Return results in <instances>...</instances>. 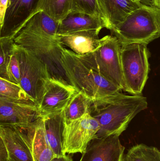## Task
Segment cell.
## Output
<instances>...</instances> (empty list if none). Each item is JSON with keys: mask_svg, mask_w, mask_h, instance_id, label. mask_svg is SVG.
<instances>
[{"mask_svg": "<svg viewBox=\"0 0 160 161\" xmlns=\"http://www.w3.org/2000/svg\"><path fill=\"white\" fill-rule=\"evenodd\" d=\"M70 11L101 16L97 0H71Z\"/></svg>", "mask_w": 160, "mask_h": 161, "instance_id": "cell-24", "label": "cell"}, {"mask_svg": "<svg viewBox=\"0 0 160 161\" xmlns=\"http://www.w3.org/2000/svg\"><path fill=\"white\" fill-rule=\"evenodd\" d=\"M97 2L105 28L110 30L142 6L136 0H97Z\"/></svg>", "mask_w": 160, "mask_h": 161, "instance_id": "cell-14", "label": "cell"}, {"mask_svg": "<svg viewBox=\"0 0 160 161\" xmlns=\"http://www.w3.org/2000/svg\"><path fill=\"white\" fill-rule=\"evenodd\" d=\"M122 161H160V152L157 147L140 144L132 147L123 156Z\"/></svg>", "mask_w": 160, "mask_h": 161, "instance_id": "cell-22", "label": "cell"}, {"mask_svg": "<svg viewBox=\"0 0 160 161\" xmlns=\"http://www.w3.org/2000/svg\"><path fill=\"white\" fill-rule=\"evenodd\" d=\"M76 92L74 89L50 79L37 107L41 117L63 111Z\"/></svg>", "mask_w": 160, "mask_h": 161, "instance_id": "cell-12", "label": "cell"}, {"mask_svg": "<svg viewBox=\"0 0 160 161\" xmlns=\"http://www.w3.org/2000/svg\"><path fill=\"white\" fill-rule=\"evenodd\" d=\"M97 121L90 114L66 124L64 133L63 151L66 154L83 153L99 130Z\"/></svg>", "mask_w": 160, "mask_h": 161, "instance_id": "cell-8", "label": "cell"}, {"mask_svg": "<svg viewBox=\"0 0 160 161\" xmlns=\"http://www.w3.org/2000/svg\"><path fill=\"white\" fill-rule=\"evenodd\" d=\"M141 5L160 8V3L157 0H136Z\"/></svg>", "mask_w": 160, "mask_h": 161, "instance_id": "cell-27", "label": "cell"}, {"mask_svg": "<svg viewBox=\"0 0 160 161\" xmlns=\"http://www.w3.org/2000/svg\"><path fill=\"white\" fill-rule=\"evenodd\" d=\"M157 1L159 2V3H160V0H157Z\"/></svg>", "mask_w": 160, "mask_h": 161, "instance_id": "cell-30", "label": "cell"}, {"mask_svg": "<svg viewBox=\"0 0 160 161\" xmlns=\"http://www.w3.org/2000/svg\"><path fill=\"white\" fill-rule=\"evenodd\" d=\"M16 44L13 39L0 36V77L7 79V69Z\"/></svg>", "mask_w": 160, "mask_h": 161, "instance_id": "cell-23", "label": "cell"}, {"mask_svg": "<svg viewBox=\"0 0 160 161\" xmlns=\"http://www.w3.org/2000/svg\"><path fill=\"white\" fill-rule=\"evenodd\" d=\"M147 105L146 97L142 95H127L121 92L92 100L89 113L100 125L95 138L120 136Z\"/></svg>", "mask_w": 160, "mask_h": 161, "instance_id": "cell-1", "label": "cell"}, {"mask_svg": "<svg viewBox=\"0 0 160 161\" xmlns=\"http://www.w3.org/2000/svg\"><path fill=\"white\" fill-rule=\"evenodd\" d=\"M121 46L115 36H106L101 38V43L95 51L79 56L89 63L106 80L122 91L125 89V85L120 60Z\"/></svg>", "mask_w": 160, "mask_h": 161, "instance_id": "cell-6", "label": "cell"}, {"mask_svg": "<svg viewBox=\"0 0 160 161\" xmlns=\"http://www.w3.org/2000/svg\"><path fill=\"white\" fill-rule=\"evenodd\" d=\"M8 0H0V25H3L4 17L6 10Z\"/></svg>", "mask_w": 160, "mask_h": 161, "instance_id": "cell-28", "label": "cell"}, {"mask_svg": "<svg viewBox=\"0 0 160 161\" xmlns=\"http://www.w3.org/2000/svg\"><path fill=\"white\" fill-rule=\"evenodd\" d=\"M16 47L20 66L19 86L38 107L46 85L51 79L48 70L44 63L31 51L18 45Z\"/></svg>", "mask_w": 160, "mask_h": 161, "instance_id": "cell-7", "label": "cell"}, {"mask_svg": "<svg viewBox=\"0 0 160 161\" xmlns=\"http://www.w3.org/2000/svg\"><path fill=\"white\" fill-rule=\"evenodd\" d=\"M39 0H8L0 36L14 39L37 12Z\"/></svg>", "mask_w": 160, "mask_h": 161, "instance_id": "cell-9", "label": "cell"}, {"mask_svg": "<svg viewBox=\"0 0 160 161\" xmlns=\"http://www.w3.org/2000/svg\"><path fill=\"white\" fill-rule=\"evenodd\" d=\"M100 32L96 30H85L58 36L60 43L70 48L78 55H84L95 51L101 42L99 38Z\"/></svg>", "mask_w": 160, "mask_h": 161, "instance_id": "cell-16", "label": "cell"}, {"mask_svg": "<svg viewBox=\"0 0 160 161\" xmlns=\"http://www.w3.org/2000/svg\"><path fill=\"white\" fill-rule=\"evenodd\" d=\"M59 22L42 11L33 15L13 39L16 45L42 58L60 45L57 30Z\"/></svg>", "mask_w": 160, "mask_h": 161, "instance_id": "cell-3", "label": "cell"}, {"mask_svg": "<svg viewBox=\"0 0 160 161\" xmlns=\"http://www.w3.org/2000/svg\"><path fill=\"white\" fill-rule=\"evenodd\" d=\"M119 137L113 135L93 139L80 161H122L125 148Z\"/></svg>", "mask_w": 160, "mask_h": 161, "instance_id": "cell-11", "label": "cell"}, {"mask_svg": "<svg viewBox=\"0 0 160 161\" xmlns=\"http://www.w3.org/2000/svg\"><path fill=\"white\" fill-rule=\"evenodd\" d=\"M19 129L34 161H51L56 157L46 138L42 117L28 127Z\"/></svg>", "mask_w": 160, "mask_h": 161, "instance_id": "cell-13", "label": "cell"}, {"mask_svg": "<svg viewBox=\"0 0 160 161\" xmlns=\"http://www.w3.org/2000/svg\"><path fill=\"white\" fill-rule=\"evenodd\" d=\"M0 136L7 149L9 161H34L19 128L0 126Z\"/></svg>", "mask_w": 160, "mask_h": 161, "instance_id": "cell-17", "label": "cell"}, {"mask_svg": "<svg viewBox=\"0 0 160 161\" xmlns=\"http://www.w3.org/2000/svg\"><path fill=\"white\" fill-rule=\"evenodd\" d=\"M7 79L11 82L19 85L20 66L16 45L8 65L7 69Z\"/></svg>", "mask_w": 160, "mask_h": 161, "instance_id": "cell-25", "label": "cell"}, {"mask_svg": "<svg viewBox=\"0 0 160 161\" xmlns=\"http://www.w3.org/2000/svg\"><path fill=\"white\" fill-rule=\"evenodd\" d=\"M62 62L76 92L92 100L121 92L89 63L64 47Z\"/></svg>", "mask_w": 160, "mask_h": 161, "instance_id": "cell-2", "label": "cell"}, {"mask_svg": "<svg viewBox=\"0 0 160 161\" xmlns=\"http://www.w3.org/2000/svg\"><path fill=\"white\" fill-rule=\"evenodd\" d=\"M147 44L132 43L121 45L120 60L125 91L141 95L148 78L150 66Z\"/></svg>", "mask_w": 160, "mask_h": 161, "instance_id": "cell-5", "label": "cell"}, {"mask_svg": "<svg viewBox=\"0 0 160 161\" xmlns=\"http://www.w3.org/2000/svg\"><path fill=\"white\" fill-rule=\"evenodd\" d=\"M103 28H105V23L101 16L70 11L59 22L57 35L85 30L100 32Z\"/></svg>", "mask_w": 160, "mask_h": 161, "instance_id": "cell-15", "label": "cell"}, {"mask_svg": "<svg viewBox=\"0 0 160 161\" xmlns=\"http://www.w3.org/2000/svg\"><path fill=\"white\" fill-rule=\"evenodd\" d=\"M40 117L35 104L19 103L0 97V126L26 128Z\"/></svg>", "mask_w": 160, "mask_h": 161, "instance_id": "cell-10", "label": "cell"}, {"mask_svg": "<svg viewBox=\"0 0 160 161\" xmlns=\"http://www.w3.org/2000/svg\"><path fill=\"white\" fill-rule=\"evenodd\" d=\"M92 100L82 93L76 92L63 110L66 124L90 114L89 108Z\"/></svg>", "mask_w": 160, "mask_h": 161, "instance_id": "cell-19", "label": "cell"}, {"mask_svg": "<svg viewBox=\"0 0 160 161\" xmlns=\"http://www.w3.org/2000/svg\"><path fill=\"white\" fill-rule=\"evenodd\" d=\"M0 97L19 103L35 104L33 99L28 96L19 85L1 77Z\"/></svg>", "mask_w": 160, "mask_h": 161, "instance_id": "cell-21", "label": "cell"}, {"mask_svg": "<svg viewBox=\"0 0 160 161\" xmlns=\"http://www.w3.org/2000/svg\"><path fill=\"white\" fill-rule=\"evenodd\" d=\"M0 161H9L7 149L0 136Z\"/></svg>", "mask_w": 160, "mask_h": 161, "instance_id": "cell-26", "label": "cell"}, {"mask_svg": "<svg viewBox=\"0 0 160 161\" xmlns=\"http://www.w3.org/2000/svg\"><path fill=\"white\" fill-rule=\"evenodd\" d=\"M41 117L46 138L55 157L65 155L63 153V145L65 121L63 111Z\"/></svg>", "mask_w": 160, "mask_h": 161, "instance_id": "cell-18", "label": "cell"}, {"mask_svg": "<svg viewBox=\"0 0 160 161\" xmlns=\"http://www.w3.org/2000/svg\"><path fill=\"white\" fill-rule=\"evenodd\" d=\"M71 0H39L37 12L42 11L60 22L71 10Z\"/></svg>", "mask_w": 160, "mask_h": 161, "instance_id": "cell-20", "label": "cell"}, {"mask_svg": "<svg viewBox=\"0 0 160 161\" xmlns=\"http://www.w3.org/2000/svg\"><path fill=\"white\" fill-rule=\"evenodd\" d=\"M0 30H1V25H0Z\"/></svg>", "mask_w": 160, "mask_h": 161, "instance_id": "cell-31", "label": "cell"}, {"mask_svg": "<svg viewBox=\"0 0 160 161\" xmlns=\"http://www.w3.org/2000/svg\"><path fill=\"white\" fill-rule=\"evenodd\" d=\"M51 161H72V159L66 154L61 157H56Z\"/></svg>", "mask_w": 160, "mask_h": 161, "instance_id": "cell-29", "label": "cell"}, {"mask_svg": "<svg viewBox=\"0 0 160 161\" xmlns=\"http://www.w3.org/2000/svg\"><path fill=\"white\" fill-rule=\"evenodd\" d=\"M111 31L121 45L132 43L148 45L160 37V8L142 6Z\"/></svg>", "mask_w": 160, "mask_h": 161, "instance_id": "cell-4", "label": "cell"}]
</instances>
